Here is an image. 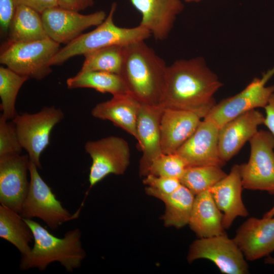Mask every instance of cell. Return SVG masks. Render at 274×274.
Returning a JSON list of instances; mask_svg holds the SVG:
<instances>
[{"instance_id":"obj_1","label":"cell","mask_w":274,"mask_h":274,"mask_svg":"<svg viewBox=\"0 0 274 274\" xmlns=\"http://www.w3.org/2000/svg\"><path fill=\"white\" fill-rule=\"evenodd\" d=\"M222 86L204 59H180L167 66L161 106L191 111L203 119L215 105V93Z\"/></svg>"},{"instance_id":"obj_2","label":"cell","mask_w":274,"mask_h":274,"mask_svg":"<svg viewBox=\"0 0 274 274\" xmlns=\"http://www.w3.org/2000/svg\"><path fill=\"white\" fill-rule=\"evenodd\" d=\"M144 41L124 46L119 75L141 104L161 106L167 65Z\"/></svg>"},{"instance_id":"obj_3","label":"cell","mask_w":274,"mask_h":274,"mask_svg":"<svg viewBox=\"0 0 274 274\" xmlns=\"http://www.w3.org/2000/svg\"><path fill=\"white\" fill-rule=\"evenodd\" d=\"M23 219L32 231L34 244L27 253L21 255L19 265L21 270L37 268L43 271L54 262H59L70 272L80 267L86 253L79 229L70 230L59 238L36 221Z\"/></svg>"},{"instance_id":"obj_4","label":"cell","mask_w":274,"mask_h":274,"mask_svg":"<svg viewBox=\"0 0 274 274\" xmlns=\"http://www.w3.org/2000/svg\"><path fill=\"white\" fill-rule=\"evenodd\" d=\"M117 4L113 3L105 20L93 30L82 33L79 37L60 49L52 59L50 64L58 65L77 55H84L89 52L105 47L130 44L145 41L150 32L141 25L131 28L121 27L115 24L113 17Z\"/></svg>"},{"instance_id":"obj_5","label":"cell","mask_w":274,"mask_h":274,"mask_svg":"<svg viewBox=\"0 0 274 274\" xmlns=\"http://www.w3.org/2000/svg\"><path fill=\"white\" fill-rule=\"evenodd\" d=\"M60 44L49 38L32 41L7 42L1 49L0 62L16 73L41 80L52 72L51 61Z\"/></svg>"},{"instance_id":"obj_6","label":"cell","mask_w":274,"mask_h":274,"mask_svg":"<svg viewBox=\"0 0 274 274\" xmlns=\"http://www.w3.org/2000/svg\"><path fill=\"white\" fill-rule=\"evenodd\" d=\"M38 168L30 160L29 188L20 214L25 218H38L50 228L55 230L63 223L78 218L82 207L71 214L57 199L51 188L42 178Z\"/></svg>"},{"instance_id":"obj_7","label":"cell","mask_w":274,"mask_h":274,"mask_svg":"<svg viewBox=\"0 0 274 274\" xmlns=\"http://www.w3.org/2000/svg\"><path fill=\"white\" fill-rule=\"evenodd\" d=\"M64 117L60 108L51 106L35 113L17 114L12 120L22 148L38 168H41L40 156L49 145L52 130Z\"/></svg>"},{"instance_id":"obj_8","label":"cell","mask_w":274,"mask_h":274,"mask_svg":"<svg viewBox=\"0 0 274 274\" xmlns=\"http://www.w3.org/2000/svg\"><path fill=\"white\" fill-rule=\"evenodd\" d=\"M249 143V159L239 164L243 188L274 195V136L258 130Z\"/></svg>"},{"instance_id":"obj_9","label":"cell","mask_w":274,"mask_h":274,"mask_svg":"<svg viewBox=\"0 0 274 274\" xmlns=\"http://www.w3.org/2000/svg\"><path fill=\"white\" fill-rule=\"evenodd\" d=\"M274 75V67L264 73L261 78H255L242 91L220 101L204 117L219 128L239 115L257 108H264L274 93V85L266 86Z\"/></svg>"},{"instance_id":"obj_10","label":"cell","mask_w":274,"mask_h":274,"mask_svg":"<svg viewBox=\"0 0 274 274\" xmlns=\"http://www.w3.org/2000/svg\"><path fill=\"white\" fill-rule=\"evenodd\" d=\"M84 148L92 160L88 177L90 189L109 175H123L129 164V146L121 137L109 136L87 141Z\"/></svg>"},{"instance_id":"obj_11","label":"cell","mask_w":274,"mask_h":274,"mask_svg":"<svg viewBox=\"0 0 274 274\" xmlns=\"http://www.w3.org/2000/svg\"><path fill=\"white\" fill-rule=\"evenodd\" d=\"M212 261L223 273L247 274L249 266L245 256L234 240L226 233L199 238L190 245L187 260L191 263L197 259Z\"/></svg>"},{"instance_id":"obj_12","label":"cell","mask_w":274,"mask_h":274,"mask_svg":"<svg viewBox=\"0 0 274 274\" xmlns=\"http://www.w3.org/2000/svg\"><path fill=\"white\" fill-rule=\"evenodd\" d=\"M41 16L48 37L59 44H66L79 37L86 29L99 25L106 18L103 11L83 15L59 6L46 10Z\"/></svg>"},{"instance_id":"obj_13","label":"cell","mask_w":274,"mask_h":274,"mask_svg":"<svg viewBox=\"0 0 274 274\" xmlns=\"http://www.w3.org/2000/svg\"><path fill=\"white\" fill-rule=\"evenodd\" d=\"M27 155L0 157V202L20 214L29 188Z\"/></svg>"},{"instance_id":"obj_14","label":"cell","mask_w":274,"mask_h":274,"mask_svg":"<svg viewBox=\"0 0 274 274\" xmlns=\"http://www.w3.org/2000/svg\"><path fill=\"white\" fill-rule=\"evenodd\" d=\"M219 127L213 121L202 119L193 134L175 152L187 167L226 163L220 157L218 147Z\"/></svg>"},{"instance_id":"obj_15","label":"cell","mask_w":274,"mask_h":274,"mask_svg":"<svg viewBox=\"0 0 274 274\" xmlns=\"http://www.w3.org/2000/svg\"><path fill=\"white\" fill-rule=\"evenodd\" d=\"M233 239L247 260L268 256L274 251V216L248 218L238 228Z\"/></svg>"},{"instance_id":"obj_16","label":"cell","mask_w":274,"mask_h":274,"mask_svg":"<svg viewBox=\"0 0 274 274\" xmlns=\"http://www.w3.org/2000/svg\"><path fill=\"white\" fill-rule=\"evenodd\" d=\"M164 108L141 104L136 123V140L142 152L140 173L146 176L152 161L163 153L161 145L160 120Z\"/></svg>"},{"instance_id":"obj_17","label":"cell","mask_w":274,"mask_h":274,"mask_svg":"<svg viewBox=\"0 0 274 274\" xmlns=\"http://www.w3.org/2000/svg\"><path fill=\"white\" fill-rule=\"evenodd\" d=\"M141 14L140 25L148 30L156 41L168 36L177 16L184 9L181 0H130Z\"/></svg>"},{"instance_id":"obj_18","label":"cell","mask_w":274,"mask_h":274,"mask_svg":"<svg viewBox=\"0 0 274 274\" xmlns=\"http://www.w3.org/2000/svg\"><path fill=\"white\" fill-rule=\"evenodd\" d=\"M264 117L255 109L244 113L219 128L218 147L222 159L226 162L235 155L263 124Z\"/></svg>"},{"instance_id":"obj_19","label":"cell","mask_w":274,"mask_h":274,"mask_svg":"<svg viewBox=\"0 0 274 274\" xmlns=\"http://www.w3.org/2000/svg\"><path fill=\"white\" fill-rule=\"evenodd\" d=\"M202 119L195 112L164 108L160 125L163 153H175L193 134Z\"/></svg>"},{"instance_id":"obj_20","label":"cell","mask_w":274,"mask_h":274,"mask_svg":"<svg viewBox=\"0 0 274 274\" xmlns=\"http://www.w3.org/2000/svg\"><path fill=\"white\" fill-rule=\"evenodd\" d=\"M243 188L239 164H234L225 177L209 189L222 212L224 229L229 228L237 217H246L249 215L242 198Z\"/></svg>"},{"instance_id":"obj_21","label":"cell","mask_w":274,"mask_h":274,"mask_svg":"<svg viewBox=\"0 0 274 274\" xmlns=\"http://www.w3.org/2000/svg\"><path fill=\"white\" fill-rule=\"evenodd\" d=\"M141 103L130 94L113 95L91 110L94 118L108 120L136 139V123Z\"/></svg>"},{"instance_id":"obj_22","label":"cell","mask_w":274,"mask_h":274,"mask_svg":"<svg viewBox=\"0 0 274 274\" xmlns=\"http://www.w3.org/2000/svg\"><path fill=\"white\" fill-rule=\"evenodd\" d=\"M222 220L223 214L209 189L195 196L188 225L199 238L225 234Z\"/></svg>"},{"instance_id":"obj_23","label":"cell","mask_w":274,"mask_h":274,"mask_svg":"<svg viewBox=\"0 0 274 274\" xmlns=\"http://www.w3.org/2000/svg\"><path fill=\"white\" fill-rule=\"evenodd\" d=\"M8 42H25L49 38L44 28L41 14L23 5L16 6L8 31Z\"/></svg>"},{"instance_id":"obj_24","label":"cell","mask_w":274,"mask_h":274,"mask_svg":"<svg viewBox=\"0 0 274 274\" xmlns=\"http://www.w3.org/2000/svg\"><path fill=\"white\" fill-rule=\"evenodd\" d=\"M151 196L165 204L162 219L166 227L180 228L189 224L195 195L187 187L181 185L171 194L155 193Z\"/></svg>"},{"instance_id":"obj_25","label":"cell","mask_w":274,"mask_h":274,"mask_svg":"<svg viewBox=\"0 0 274 274\" xmlns=\"http://www.w3.org/2000/svg\"><path fill=\"white\" fill-rule=\"evenodd\" d=\"M68 89L89 88L102 93H110L113 95L130 94L121 76L117 74L101 72H81L66 80Z\"/></svg>"},{"instance_id":"obj_26","label":"cell","mask_w":274,"mask_h":274,"mask_svg":"<svg viewBox=\"0 0 274 274\" xmlns=\"http://www.w3.org/2000/svg\"><path fill=\"white\" fill-rule=\"evenodd\" d=\"M0 237L14 245L23 255L31 249L33 234L20 214L1 204Z\"/></svg>"},{"instance_id":"obj_27","label":"cell","mask_w":274,"mask_h":274,"mask_svg":"<svg viewBox=\"0 0 274 274\" xmlns=\"http://www.w3.org/2000/svg\"><path fill=\"white\" fill-rule=\"evenodd\" d=\"M123 51L124 46L115 45L86 53L84 55L85 60L80 71H101L119 75Z\"/></svg>"},{"instance_id":"obj_28","label":"cell","mask_w":274,"mask_h":274,"mask_svg":"<svg viewBox=\"0 0 274 274\" xmlns=\"http://www.w3.org/2000/svg\"><path fill=\"white\" fill-rule=\"evenodd\" d=\"M29 79L7 67H0V107L2 115L6 119L12 120L18 114L15 109L16 97L21 86Z\"/></svg>"},{"instance_id":"obj_29","label":"cell","mask_w":274,"mask_h":274,"mask_svg":"<svg viewBox=\"0 0 274 274\" xmlns=\"http://www.w3.org/2000/svg\"><path fill=\"white\" fill-rule=\"evenodd\" d=\"M222 167L214 165L187 167L180 181L195 195L210 189L226 176Z\"/></svg>"},{"instance_id":"obj_30","label":"cell","mask_w":274,"mask_h":274,"mask_svg":"<svg viewBox=\"0 0 274 274\" xmlns=\"http://www.w3.org/2000/svg\"><path fill=\"white\" fill-rule=\"evenodd\" d=\"M187 166L177 153H162L151 164L148 174L180 179Z\"/></svg>"},{"instance_id":"obj_31","label":"cell","mask_w":274,"mask_h":274,"mask_svg":"<svg viewBox=\"0 0 274 274\" xmlns=\"http://www.w3.org/2000/svg\"><path fill=\"white\" fill-rule=\"evenodd\" d=\"M22 149L14 123L1 115L0 157L20 154Z\"/></svg>"},{"instance_id":"obj_32","label":"cell","mask_w":274,"mask_h":274,"mask_svg":"<svg viewBox=\"0 0 274 274\" xmlns=\"http://www.w3.org/2000/svg\"><path fill=\"white\" fill-rule=\"evenodd\" d=\"M143 182L147 186L145 188L146 193L150 196L155 193L171 194L182 185L179 179L156 176L151 174L145 176Z\"/></svg>"},{"instance_id":"obj_33","label":"cell","mask_w":274,"mask_h":274,"mask_svg":"<svg viewBox=\"0 0 274 274\" xmlns=\"http://www.w3.org/2000/svg\"><path fill=\"white\" fill-rule=\"evenodd\" d=\"M16 8L13 0H0V26L2 33H8Z\"/></svg>"},{"instance_id":"obj_34","label":"cell","mask_w":274,"mask_h":274,"mask_svg":"<svg viewBox=\"0 0 274 274\" xmlns=\"http://www.w3.org/2000/svg\"><path fill=\"white\" fill-rule=\"evenodd\" d=\"M16 6L23 5L29 7L40 14L51 8L59 6V0H13Z\"/></svg>"},{"instance_id":"obj_35","label":"cell","mask_w":274,"mask_h":274,"mask_svg":"<svg viewBox=\"0 0 274 274\" xmlns=\"http://www.w3.org/2000/svg\"><path fill=\"white\" fill-rule=\"evenodd\" d=\"M59 6L64 9L79 12L89 7L94 4L93 0H59Z\"/></svg>"},{"instance_id":"obj_36","label":"cell","mask_w":274,"mask_h":274,"mask_svg":"<svg viewBox=\"0 0 274 274\" xmlns=\"http://www.w3.org/2000/svg\"><path fill=\"white\" fill-rule=\"evenodd\" d=\"M266 116L264 117V124L274 136V93L270 96L268 101L264 107Z\"/></svg>"},{"instance_id":"obj_37","label":"cell","mask_w":274,"mask_h":274,"mask_svg":"<svg viewBox=\"0 0 274 274\" xmlns=\"http://www.w3.org/2000/svg\"><path fill=\"white\" fill-rule=\"evenodd\" d=\"M274 216V206L268 212L264 214L263 217H272Z\"/></svg>"},{"instance_id":"obj_38","label":"cell","mask_w":274,"mask_h":274,"mask_svg":"<svg viewBox=\"0 0 274 274\" xmlns=\"http://www.w3.org/2000/svg\"><path fill=\"white\" fill-rule=\"evenodd\" d=\"M265 263L268 264L274 265V257L269 255L265 259Z\"/></svg>"},{"instance_id":"obj_39","label":"cell","mask_w":274,"mask_h":274,"mask_svg":"<svg viewBox=\"0 0 274 274\" xmlns=\"http://www.w3.org/2000/svg\"><path fill=\"white\" fill-rule=\"evenodd\" d=\"M185 2L187 3H192V2H199L201 0H184Z\"/></svg>"}]
</instances>
